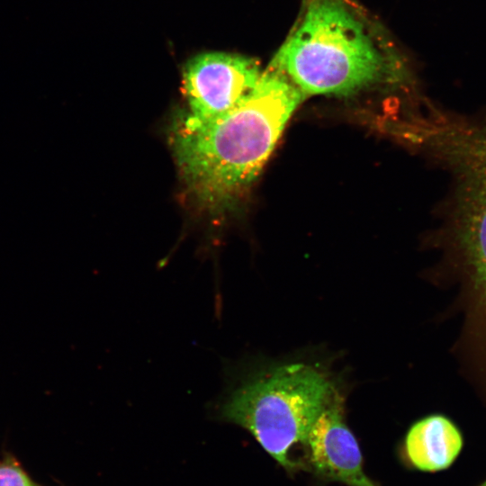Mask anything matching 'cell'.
Segmentation results:
<instances>
[{"label": "cell", "instance_id": "cell-1", "mask_svg": "<svg viewBox=\"0 0 486 486\" xmlns=\"http://www.w3.org/2000/svg\"><path fill=\"white\" fill-rule=\"evenodd\" d=\"M304 94L268 68L233 108L205 121L185 114L173 132L182 177L202 202H229L258 176Z\"/></svg>", "mask_w": 486, "mask_h": 486}, {"label": "cell", "instance_id": "cell-2", "mask_svg": "<svg viewBox=\"0 0 486 486\" xmlns=\"http://www.w3.org/2000/svg\"><path fill=\"white\" fill-rule=\"evenodd\" d=\"M268 68L304 95L348 96L398 74L367 22L342 0H307Z\"/></svg>", "mask_w": 486, "mask_h": 486}, {"label": "cell", "instance_id": "cell-3", "mask_svg": "<svg viewBox=\"0 0 486 486\" xmlns=\"http://www.w3.org/2000/svg\"><path fill=\"white\" fill-rule=\"evenodd\" d=\"M213 416L249 432L286 469L296 444L306 445L310 430L338 395L333 382L315 366L293 363L256 371L227 366Z\"/></svg>", "mask_w": 486, "mask_h": 486}, {"label": "cell", "instance_id": "cell-4", "mask_svg": "<svg viewBox=\"0 0 486 486\" xmlns=\"http://www.w3.org/2000/svg\"><path fill=\"white\" fill-rule=\"evenodd\" d=\"M436 150L454 180L450 230L486 297V116H463Z\"/></svg>", "mask_w": 486, "mask_h": 486}, {"label": "cell", "instance_id": "cell-5", "mask_svg": "<svg viewBox=\"0 0 486 486\" xmlns=\"http://www.w3.org/2000/svg\"><path fill=\"white\" fill-rule=\"evenodd\" d=\"M262 72L250 58L225 52H206L187 61L183 87L186 116L205 121L233 108L256 85Z\"/></svg>", "mask_w": 486, "mask_h": 486}, {"label": "cell", "instance_id": "cell-6", "mask_svg": "<svg viewBox=\"0 0 486 486\" xmlns=\"http://www.w3.org/2000/svg\"><path fill=\"white\" fill-rule=\"evenodd\" d=\"M306 446L310 464L322 478L347 486H375L363 470L356 437L344 422L343 401L338 395L311 427Z\"/></svg>", "mask_w": 486, "mask_h": 486}, {"label": "cell", "instance_id": "cell-7", "mask_svg": "<svg viewBox=\"0 0 486 486\" xmlns=\"http://www.w3.org/2000/svg\"><path fill=\"white\" fill-rule=\"evenodd\" d=\"M462 446L458 428L440 415L416 422L405 441L406 453L411 464L426 472L447 468L460 453Z\"/></svg>", "mask_w": 486, "mask_h": 486}, {"label": "cell", "instance_id": "cell-8", "mask_svg": "<svg viewBox=\"0 0 486 486\" xmlns=\"http://www.w3.org/2000/svg\"><path fill=\"white\" fill-rule=\"evenodd\" d=\"M0 486H40L10 455H0Z\"/></svg>", "mask_w": 486, "mask_h": 486}, {"label": "cell", "instance_id": "cell-9", "mask_svg": "<svg viewBox=\"0 0 486 486\" xmlns=\"http://www.w3.org/2000/svg\"><path fill=\"white\" fill-rule=\"evenodd\" d=\"M482 486H486V482H485V483H483V484H482Z\"/></svg>", "mask_w": 486, "mask_h": 486}]
</instances>
